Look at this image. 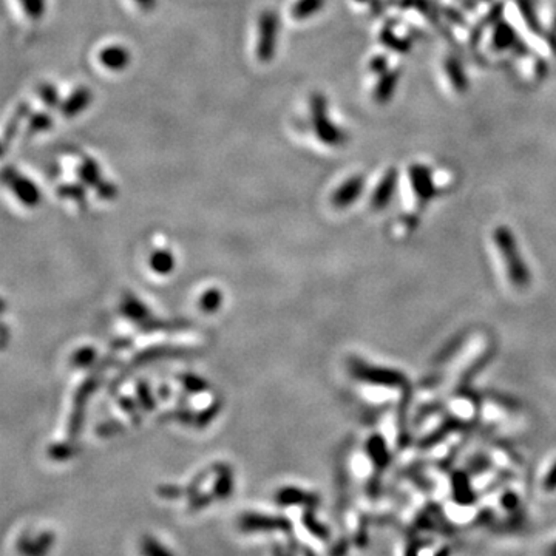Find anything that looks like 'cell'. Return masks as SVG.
<instances>
[{"label": "cell", "instance_id": "6da1fadb", "mask_svg": "<svg viewBox=\"0 0 556 556\" xmlns=\"http://www.w3.org/2000/svg\"><path fill=\"white\" fill-rule=\"evenodd\" d=\"M493 241L503 259L508 280L516 289H525L530 284V270L527 268L512 230L505 226L496 227L493 232Z\"/></svg>", "mask_w": 556, "mask_h": 556}, {"label": "cell", "instance_id": "7a4b0ae2", "mask_svg": "<svg viewBox=\"0 0 556 556\" xmlns=\"http://www.w3.org/2000/svg\"><path fill=\"white\" fill-rule=\"evenodd\" d=\"M311 124H313L317 138L323 144L337 147L347 142L348 137L340 127H337L328 116V101L322 93H314L309 98Z\"/></svg>", "mask_w": 556, "mask_h": 556}, {"label": "cell", "instance_id": "3957f363", "mask_svg": "<svg viewBox=\"0 0 556 556\" xmlns=\"http://www.w3.org/2000/svg\"><path fill=\"white\" fill-rule=\"evenodd\" d=\"M0 182L15 195L20 205L33 207L40 202V191L36 182L30 180L24 172L16 167H6L0 172Z\"/></svg>", "mask_w": 556, "mask_h": 556}, {"label": "cell", "instance_id": "277c9868", "mask_svg": "<svg viewBox=\"0 0 556 556\" xmlns=\"http://www.w3.org/2000/svg\"><path fill=\"white\" fill-rule=\"evenodd\" d=\"M280 19L272 10L263 11L259 17V42H257V58L261 62H269L275 58L278 45Z\"/></svg>", "mask_w": 556, "mask_h": 556}, {"label": "cell", "instance_id": "5b68a950", "mask_svg": "<svg viewBox=\"0 0 556 556\" xmlns=\"http://www.w3.org/2000/svg\"><path fill=\"white\" fill-rule=\"evenodd\" d=\"M352 376L358 381L368 382L372 385L388 386V388H403L406 383V377L400 371L390 370V368H381V366H372L360 360L352 362L351 365Z\"/></svg>", "mask_w": 556, "mask_h": 556}, {"label": "cell", "instance_id": "8992f818", "mask_svg": "<svg viewBox=\"0 0 556 556\" xmlns=\"http://www.w3.org/2000/svg\"><path fill=\"white\" fill-rule=\"evenodd\" d=\"M410 181L412 192L416 193L420 202H428L435 198L436 186L428 167L422 164H412L410 167Z\"/></svg>", "mask_w": 556, "mask_h": 556}, {"label": "cell", "instance_id": "52a82bcc", "mask_svg": "<svg viewBox=\"0 0 556 556\" xmlns=\"http://www.w3.org/2000/svg\"><path fill=\"white\" fill-rule=\"evenodd\" d=\"M93 103V93L88 87H78L67 99L60 101L59 110L64 118H76Z\"/></svg>", "mask_w": 556, "mask_h": 556}, {"label": "cell", "instance_id": "ba28073f", "mask_svg": "<svg viewBox=\"0 0 556 556\" xmlns=\"http://www.w3.org/2000/svg\"><path fill=\"white\" fill-rule=\"evenodd\" d=\"M365 191V178L360 175L351 176L349 180L342 182V186L332 193V205L336 207H348L356 202Z\"/></svg>", "mask_w": 556, "mask_h": 556}, {"label": "cell", "instance_id": "9c48e42d", "mask_svg": "<svg viewBox=\"0 0 556 556\" xmlns=\"http://www.w3.org/2000/svg\"><path fill=\"white\" fill-rule=\"evenodd\" d=\"M397 181H399V172L396 168H388L382 176V180L379 181L374 193H372L371 198L372 209L381 210L390 205L392 196H394L397 191Z\"/></svg>", "mask_w": 556, "mask_h": 556}, {"label": "cell", "instance_id": "30bf717a", "mask_svg": "<svg viewBox=\"0 0 556 556\" xmlns=\"http://www.w3.org/2000/svg\"><path fill=\"white\" fill-rule=\"evenodd\" d=\"M132 54L127 49L121 45H110L99 53V62L107 70L121 71L125 70L130 65Z\"/></svg>", "mask_w": 556, "mask_h": 556}, {"label": "cell", "instance_id": "8fae6325", "mask_svg": "<svg viewBox=\"0 0 556 556\" xmlns=\"http://www.w3.org/2000/svg\"><path fill=\"white\" fill-rule=\"evenodd\" d=\"M451 488H453V498L460 505H469L476 501V494H474L473 488L470 485L469 474L464 471H458L453 474L451 479Z\"/></svg>", "mask_w": 556, "mask_h": 556}, {"label": "cell", "instance_id": "7c38bea8", "mask_svg": "<svg viewBox=\"0 0 556 556\" xmlns=\"http://www.w3.org/2000/svg\"><path fill=\"white\" fill-rule=\"evenodd\" d=\"M399 82V71H388L381 74L379 78L376 88H374V99L379 104H386L388 101H391L392 94H394L396 88Z\"/></svg>", "mask_w": 556, "mask_h": 556}, {"label": "cell", "instance_id": "4fadbf2b", "mask_svg": "<svg viewBox=\"0 0 556 556\" xmlns=\"http://www.w3.org/2000/svg\"><path fill=\"white\" fill-rule=\"evenodd\" d=\"M101 173L103 172H101L99 164L92 158H84L78 167L79 180L88 187H98L104 181Z\"/></svg>", "mask_w": 556, "mask_h": 556}, {"label": "cell", "instance_id": "5bb4252c", "mask_svg": "<svg viewBox=\"0 0 556 556\" xmlns=\"http://www.w3.org/2000/svg\"><path fill=\"white\" fill-rule=\"evenodd\" d=\"M327 0H297L290 8V16L297 20H304L315 16L323 10Z\"/></svg>", "mask_w": 556, "mask_h": 556}, {"label": "cell", "instance_id": "9a60e30c", "mask_svg": "<svg viewBox=\"0 0 556 556\" xmlns=\"http://www.w3.org/2000/svg\"><path fill=\"white\" fill-rule=\"evenodd\" d=\"M20 15L30 22H39L46 10V0H15Z\"/></svg>", "mask_w": 556, "mask_h": 556}, {"label": "cell", "instance_id": "2e32d148", "mask_svg": "<svg viewBox=\"0 0 556 556\" xmlns=\"http://www.w3.org/2000/svg\"><path fill=\"white\" fill-rule=\"evenodd\" d=\"M516 42V33L508 24H498L493 33V45L499 51L508 50Z\"/></svg>", "mask_w": 556, "mask_h": 556}, {"label": "cell", "instance_id": "e0dca14e", "mask_svg": "<svg viewBox=\"0 0 556 556\" xmlns=\"http://www.w3.org/2000/svg\"><path fill=\"white\" fill-rule=\"evenodd\" d=\"M458 425H460V419L446 420V422H444L442 425H440L439 428L435 433H431L430 436H426L420 444H422L424 449H430V446H435L436 444L440 442V440H444L446 436L450 435V433L454 430L453 426H458Z\"/></svg>", "mask_w": 556, "mask_h": 556}, {"label": "cell", "instance_id": "ac0fdd59", "mask_svg": "<svg viewBox=\"0 0 556 556\" xmlns=\"http://www.w3.org/2000/svg\"><path fill=\"white\" fill-rule=\"evenodd\" d=\"M445 70H446V73H449V78L451 80L454 90L465 92L467 90V78L464 74L462 67H460L458 60H454V59L446 60Z\"/></svg>", "mask_w": 556, "mask_h": 556}, {"label": "cell", "instance_id": "d6986e66", "mask_svg": "<svg viewBox=\"0 0 556 556\" xmlns=\"http://www.w3.org/2000/svg\"><path fill=\"white\" fill-rule=\"evenodd\" d=\"M368 451L376 465L385 467L390 462V453H388V450H386L385 440L382 437H379V436L372 437L368 444Z\"/></svg>", "mask_w": 556, "mask_h": 556}, {"label": "cell", "instance_id": "ffe728a7", "mask_svg": "<svg viewBox=\"0 0 556 556\" xmlns=\"http://www.w3.org/2000/svg\"><path fill=\"white\" fill-rule=\"evenodd\" d=\"M51 124H53V119L49 113L39 112L36 114H31V116L28 118V133L30 134L42 133L45 130H49V128H51Z\"/></svg>", "mask_w": 556, "mask_h": 556}, {"label": "cell", "instance_id": "44dd1931", "mask_svg": "<svg viewBox=\"0 0 556 556\" xmlns=\"http://www.w3.org/2000/svg\"><path fill=\"white\" fill-rule=\"evenodd\" d=\"M37 96L39 101L42 103L45 107L49 108H56L60 104V98H59V93L56 90V87L51 85V84H44L37 88Z\"/></svg>", "mask_w": 556, "mask_h": 556}, {"label": "cell", "instance_id": "7402d4cb", "mask_svg": "<svg viewBox=\"0 0 556 556\" xmlns=\"http://www.w3.org/2000/svg\"><path fill=\"white\" fill-rule=\"evenodd\" d=\"M152 266L161 272H167L173 266V260L167 252H158L152 257Z\"/></svg>", "mask_w": 556, "mask_h": 556}, {"label": "cell", "instance_id": "603a6c76", "mask_svg": "<svg viewBox=\"0 0 556 556\" xmlns=\"http://www.w3.org/2000/svg\"><path fill=\"white\" fill-rule=\"evenodd\" d=\"M59 193L65 196V198H70V200H82L84 198V187L82 186H78V184H67L64 187L59 189Z\"/></svg>", "mask_w": 556, "mask_h": 556}, {"label": "cell", "instance_id": "cb8c5ba5", "mask_svg": "<svg viewBox=\"0 0 556 556\" xmlns=\"http://www.w3.org/2000/svg\"><path fill=\"white\" fill-rule=\"evenodd\" d=\"M519 6H521V11L524 12V19L525 22L528 24V26L533 30L538 28V19L535 16V11L532 8V5L528 0H519Z\"/></svg>", "mask_w": 556, "mask_h": 556}, {"label": "cell", "instance_id": "d4e9b609", "mask_svg": "<svg viewBox=\"0 0 556 556\" xmlns=\"http://www.w3.org/2000/svg\"><path fill=\"white\" fill-rule=\"evenodd\" d=\"M96 189H98V193L105 200H113L114 196H116V193H118V189H116V186L113 184V182L103 181Z\"/></svg>", "mask_w": 556, "mask_h": 556}, {"label": "cell", "instance_id": "484cf974", "mask_svg": "<svg viewBox=\"0 0 556 556\" xmlns=\"http://www.w3.org/2000/svg\"><path fill=\"white\" fill-rule=\"evenodd\" d=\"M542 488H544V490L548 493L556 490V462L550 467V470H548L544 476V480H542Z\"/></svg>", "mask_w": 556, "mask_h": 556}, {"label": "cell", "instance_id": "4316f807", "mask_svg": "<svg viewBox=\"0 0 556 556\" xmlns=\"http://www.w3.org/2000/svg\"><path fill=\"white\" fill-rule=\"evenodd\" d=\"M370 70L381 76L382 73H385L386 70H388V59H386L385 56L374 58L371 60V64H370Z\"/></svg>", "mask_w": 556, "mask_h": 556}, {"label": "cell", "instance_id": "83f0119b", "mask_svg": "<svg viewBox=\"0 0 556 556\" xmlns=\"http://www.w3.org/2000/svg\"><path fill=\"white\" fill-rule=\"evenodd\" d=\"M490 465V460H488L485 456H476L470 460V470L471 473H480V471H485L487 467Z\"/></svg>", "mask_w": 556, "mask_h": 556}, {"label": "cell", "instance_id": "f1b7e54d", "mask_svg": "<svg viewBox=\"0 0 556 556\" xmlns=\"http://www.w3.org/2000/svg\"><path fill=\"white\" fill-rule=\"evenodd\" d=\"M503 505L507 510H514L519 505V499L514 493H505L503 496Z\"/></svg>", "mask_w": 556, "mask_h": 556}, {"label": "cell", "instance_id": "f546056e", "mask_svg": "<svg viewBox=\"0 0 556 556\" xmlns=\"http://www.w3.org/2000/svg\"><path fill=\"white\" fill-rule=\"evenodd\" d=\"M6 150H8V137H0V159L5 157Z\"/></svg>", "mask_w": 556, "mask_h": 556}, {"label": "cell", "instance_id": "4dcf8cb0", "mask_svg": "<svg viewBox=\"0 0 556 556\" xmlns=\"http://www.w3.org/2000/svg\"><path fill=\"white\" fill-rule=\"evenodd\" d=\"M157 0H137V3L141 5L142 8H152Z\"/></svg>", "mask_w": 556, "mask_h": 556}, {"label": "cell", "instance_id": "1f68e13d", "mask_svg": "<svg viewBox=\"0 0 556 556\" xmlns=\"http://www.w3.org/2000/svg\"><path fill=\"white\" fill-rule=\"evenodd\" d=\"M548 553H550V555H556V544L550 548V550H548Z\"/></svg>", "mask_w": 556, "mask_h": 556}, {"label": "cell", "instance_id": "d6a6232c", "mask_svg": "<svg viewBox=\"0 0 556 556\" xmlns=\"http://www.w3.org/2000/svg\"><path fill=\"white\" fill-rule=\"evenodd\" d=\"M356 2H366V0H356Z\"/></svg>", "mask_w": 556, "mask_h": 556}]
</instances>
